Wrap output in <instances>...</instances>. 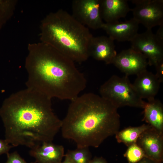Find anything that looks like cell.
Listing matches in <instances>:
<instances>
[{"label":"cell","mask_w":163,"mask_h":163,"mask_svg":"<svg viewBox=\"0 0 163 163\" xmlns=\"http://www.w3.org/2000/svg\"><path fill=\"white\" fill-rule=\"evenodd\" d=\"M0 116L5 139L14 147L22 145L31 149L52 142L61 127L62 120L53 110L51 99L27 88L4 100Z\"/></svg>","instance_id":"cell-1"},{"label":"cell","mask_w":163,"mask_h":163,"mask_svg":"<svg viewBox=\"0 0 163 163\" xmlns=\"http://www.w3.org/2000/svg\"><path fill=\"white\" fill-rule=\"evenodd\" d=\"M117 108L101 96L91 93L71 101L62 120V135L72 140L77 147L97 148L115 135L120 125Z\"/></svg>","instance_id":"cell-2"},{"label":"cell","mask_w":163,"mask_h":163,"mask_svg":"<svg viewBox=\"0 0 163 163\" xmlns=\"http://www.w3.org/2000/svg\"><path fill=\"white\" fill-rule=\"evenodd\" d=\"M27 66V88L51 99H74L86 88V79L74 62L54 47H47Z\"/></svg>","instance_id":"cell-3"},{"label":"cell","mask_w":163,"mask_h":163,"mask_svg":"<svg viewBox=\"0 0 163 163\" xmlns=\"http://www.w3.org/2000/svg\"><path fill=\"white\" fill-rule=\"evenodd\" d=\"M48 21L47 40L74 62L86 61L90 56L89 47L93 37L88 28L64 10H60Z\"/></svg>","instance_id":"cell-4"},{"label":"cell","mask_w":163,"mask_h":163,"mask_svg":"<svg viewBox=\"0 0 163 163\" xmlns=\"http://www.w3.org/2000/svg\"><path fill=\"white\" fill-rule=\"evenodd\" d=\"M99 92L117 109L126 106L143 109L146 102L139 96L126 75H113L101 86Z\"/></svg>","instance_id":"cell-5"},{"label":"cell","mask_w":163,"mask_h":163,"mask_svg":"<svg viewBox=\"0 0 163 163\" xmlns=\"http://www.w3.org/2000/svg\"><path fill=\"white\" fill-rule=\"evenodd\" d=\"M136 5L131 9L133 18L147 30L163 24V0H133Z\"/></svg>","instance_id":"cell-6"},{"label":"cell","mask_w":163,"mask_h":163,"mask_svg":"<svg viewBox=\"0 0 163 163\" xmlns=\"http://www.w3.org/2000/svg\"><path fill=\"white\" fill-rule=\"evenodd\" d=\"M72 16L79 22L93 29L101 28L103 24L100 11V0H74Z\"/></svg>","instance_id":"cell-7"},{"label":"cell","mask_w":163,"mask_h":163,"mask_svg":"<svg viewBox=\"0 0 163 163\" xmlns=\"http://www.w3.org/2000/svg\"><path fill=\"white\" fill-rule=\"evenodd\" d=\"M130 42L131 47L142 54L149 65L155 66L163 59V43L157 39L152 30L138 34Z\"/></svg>","instance_id":"cell-8"},{"label":"cell","mask_w":163,"mask_h":163,"mask_svg":"<svg viewBox=\"0 0 163 163\" xmlns=\"http://www.w3.org/2000/svg\"><path fill=\"white\" fill-rule=\"evenodd\" d=\"M145 157L157 163L163 160V133L150 126L142 132L136 142Z\"/></svg>","instance_id":"cell-9"},{"label":"cell","mask_w":163,"mask_h":163,"mask_svg":"<svg viewBox=\"0 0 163 163\" xmlns=\"http://www.w3.org/2000/svg\"><path fill=\"white\" fill-rule=\"evenodd\" d=\"M112 64L127 76L137 74L146 69L148 64L145 56L131 47L117 54Z\"/></svg>","instance_id":"cell-10"},{"label":"cell","mask_w":163,"mask_h":163,"mask_svg":"<svg viewBox=\"0 0 163 163\" xmlns=\"http://www.w3.org/2000/svg\"><path fill=\"white\" fill-rule=\"evenodd\" d=\"M139 24L133 18L124 22L104 23L101 28L114 40L131 41L138 34Z\"/></svg>","instance_id":"cell-11"},{"label":"cell","mask_w":163,"mask_h":163,"mask_svg":"<svg viewBox=\"0 0 163 163\" xmlns=\"http://www.w3.org/2000/svg\"><path fill=\"white\" fill-rule=\"evenodd\" d=\"M89 53L90 56L107 64H112L117 54L114 40L105 36H93L89 44Z\"/></svg>","instance_id":"cell-12"},{"label":"cell","mask_w":163,"mask_h":163,"mask_svg":"<svg viewBox=\"0 0 163 163\" xmlns=\"http://www.w3.org/2000/svg\"><path fill=\"white\" fill-rule=\"evenodd\" d=\"M136 75L133 84L139 96L142 99H146L148 101L155 98L161 83L155 74L146 69Z\"/></svg>","instance_id":"cell-13"},{"label":"cell","mask_w":163,"mask_h":163,"mask_svg":"<svg viewBox=\"0 0 163 163\" xmlns=\"http://www.w3.org/2000/svg\"><path fill=\"white\" fill-rule=\"evenodd\" d=\"M29 154L37 163H61L64 157V150L62 145L52 142H44L30 149Z\"/></svg>","instance_id":"cell-14"},{"label":"cell","mask_w":163,"mask_h":163,"mask_svg":"<svg viewBox=\"0 0 163 163\" xmlns=\"http://www.w3.org/2000/svg\"><path fill=\"white\" fill-rule=\"evenodd\" d=\"M126 0H100V11L102 19L106 23L118 21L125 17L131 11Z\"/></svg>","instance_id":"cell-15"},{"label":"cell","mask_w":163,"mask_h":163,"mask_svg":"<svg viewBox=\"0 0 163 163\" xmlns=\"http://www.w3.org/2000/svg\"><path fill=\"white\" fill-rule=\"evenodd\" d=\"M143 120L151 127L163 133V106L161 102L155 98L146 102L143 108Z\"/></svg>","instance_id":"cell-16"},{"label":"cell","mask_w":163,"mask_h":163,"mask_svg":"<svg viewBox=\"0 0 163 163\" xmlns=\"http://www.w3.org/2000/svg\"><path fill=\"white\" fill-rule=\"evenodd\" d=\"M150 126L143 124L137 127H129L120 131L115 135L117 142L122 143L128 147L136 143L137 140L141 134L148 128Z\"/></svg>","instance_id":"cell-17"},{"label":"cell","mask_w":163,"mask_h":163,"mask_svg":"<svg viewBox=\"0 0 163 163\" xmlns=\"http://www.w3.org/2000/svg\"><path fill=\"white\" fill-rule=\"evenodd\" d=\"M89 148H77L74 150H69L65 154L73 163H89L91 155Z\"/></svg>","instance_id":"cell-18"},{"label":"cell","mask_w":163,"mask_h":163,"mask_svg":"<svg viewBox=\"0 0 163 163\" xmlns=\"http://www.w3.org/2000/svg\"><path fill=\"white\" fill-rule=\"evenodd\" d=\"M124 156L129 163H136L145 157L143 151L136 143L128 146Z\"/></svg>","instance_id":"cell-19"},{"label":"cell","mask_w":163,"mask_h":163,"mask_svg":"<svg viewBox=\"0 0 163 163\" xmlns=\"http://www.w3.org/2000/svg\"><path fill=\"white\" fill-rule=\"evenodd\" d=\"M7 160L6 163H28L22 158L16 152L7 155ZM30 163H36V162Z\"/></svg>","instance_id":"cell-20"},{"label":"cell","mask_w":163,"mask_h":163,"mask_svg":"<svg viewBox=\"0 0 163 163\" xmlns=\"http://www.w3.org/2000/svg\"><path fill=\"white\" fill-rule=\"evenodd\" d=\"M5 139H0V155L3 154L7 155L9 153V152L11 149L14 147Z\"/></svg>","instance_id":"cell-21"},{"label":"cell","mask_w":163,"mask_h":163,"mask_svg":"<svg viewBox=\"0 0 163 163\" xmlns=\"http://www.w3.org/2000/svg\"><path fill=\"white\" fill-rule=\"evenodd\" d=\"M156 70L155 74L160 82H163V59L158 62L154 66Z\"/></svg>","instance_id":"cell-22"},{"label":"cell","mask_w":163,"mask_h":163,"mask_svg":"<svg viewBox=\"0 0 163 163\" xmlns=\"http://www.w3.org/2000/svg\"><path fill=\"white\" fill-rule=\"evenodd\" d=\"M155 35L157 39L163 43V24L159 26V28Z\"/></svg>","instance_id":"cell-23"},{"label":"cell","mask_w":163,"mask_h":163,"mask_svg":"<svg viewBox=\"0 0 163 163\" xmlns=\"http://www.w3.org/2000/svg\"><path fill=\"white\" fill-rule=\"evenodd\" d=\"M89 163H108L106 160L102 157H95L91 159Z\"/></svg>","instance_id":"cell-24"},{"label":"cell","mask_w":163,"mask_h":163,"mask_svg":"<svg viewBox=\"0 0 163 163\" xmlns=\"http://www.w3.org/2000/svg\"><path fill=\"white\" fill-rule=\"evenodd\" d=\"M136 163H157L151 159L144 157L139 161Z\"/></svg>","instance_id":"cell-25"},{"label":"cell","mask_w":163,"mask_h":163,"mask_svg":"<svg viewBox=\"0 0 163 163\" xmlns=\"http://www.w3.org/2000/svg\"><path fill=\"white\" fill-rule=\"evenodd\" d=\"M65 159L61 163H73L71 159L67 155L65 154Z\"/></svg>","instance_id":"cell-26"},{"label":"cell","mask_w":163,"mask_h":163,"mask_svg":"<svg viewBox=\"0 0 163 163\" xmlns=\"http://www.w3.org/2000/svg\"><path fill=\"white\" fill-rule=\"evenodd\" d=\"M4 6V5L3 4V3L1 1H0V12L2 11L3 9V7ZM0 14H1L0 13Z\"/></svg>","instance_id":"cell-27"}]
</instances>
